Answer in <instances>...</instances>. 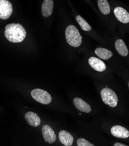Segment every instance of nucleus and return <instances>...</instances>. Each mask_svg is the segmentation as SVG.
<instances>
[{
    "label": "nucleus",
    "instance_id": "4",
    "mask_svg": "<svg viewBox=\"0 0 129 146\" xmlns=\"http://www.w3.org/2000/svg\"><path fill=\"white\" fill-rule=\"evenodd\" d=\"M31 95L36 101L42 104H49L52 101L51 95L46 91L40 89H36L31 92Z\"/></svg>",
    "mask_w": 129,
    "mask_h": 146
},
{
    "label": "nucleus",
    "instance_id": "14",
    "mask_svg": "<svg viewBox=\"0 0 129 146\" xmlns=\"http://www.w3.org/2000/svg\"><path fill=\"white\" fill-rule=\"evenodd\" d=\"M115 48L118 53L123 56H126L128 54L127 47L125 44V42L122 39H118L116 41Z\"/></svg>",
    "mask_w": 129,
    "mask_h": 146
},
{
    "label": "nucleus",
    "instance_id": "10",
    "mask_svg": "<svg viewBox=\"0 0 129 146\" xmlns=\"http://www.w3.org/2000/svg\"><path fill=\"white\" fill-rule=\"evenodd\" d=\"M73 103L76 108L81 112L89 113L91 111L90 106L81 98L78 97L75 98L73 100Z\"/></svg>",
    "mask_w": 129,
    "mask_h": 146
},
{
    "label": "nucleus",
    "instance_id": "16",
    "mask_svg": "<svg viewBox=\"0 0 129 146\" xmlns=\"http://www.w3.org/2000/svg\"><path fill=\"white\" fill-rule=\"evenodd\" d=\"M98 8L104 15H108L110 13V6L107 0H98Z\"/></svg>",
    "mask_w": 129,
    "mask_h": 146
},
{
    "label": "nucleus",
    "instance_id": "13",
    "mask_svg": "<svg viewBox=\"0 0 129 146\" xmlns=\"http://www.w3.org/2000/svg\"><path fill=\"white\" fill-rule=\"evenodd\" d=\"M59 139L61 143L65 146H70L73 142V137L65 130H61L59 133Z\"/></svg>",
    "mask_w": 129,
    "mask_h": 146
},
{
    "label": "nucleus",
    "instance_id": "7",
    "mask_svg": "<svg viewBox=\"0 0 129 146\" xmlns=\"http://www.w3.org/2000/svg\"><path fill=\"white\" fill-rule=\"evenodd\" d=\"M114 14L117 19L123 23H129V13L123 8L116 7L114 9Z\"/></svg>",
    "mask_w": 129,
    "mask_h": 146
},
{
    "label": "nucleus",
    "instance_id": "12",
    "mask_svg": "<svg viewBox=\"0 0 129 146\" xmlns=\"http://www.w3.org/2000/svg\"><path fill=\"white\" fill-rule=\"evenodd\" d=\"M25 119L30 125L37 127L41 123L40 118L36 113L33 112H28L25 114Z\"/></svg>",
    "mask_w": 129,
    "mask_h": 146
},
{
    "label": "nucleus",
    "instance_id": "9",
    "mask_svg": "<svg viewBox=\"0 0 129 146\" xmlns=\"http://www.w3.org/2000/svg\"><path fill=\"white\" fill-rule=\"evenodd\" d=\"M89 64L95 70L102 72L105 70L106 65L102 60L95 57H90L89 59Z\"/></svg>",
    "mask_w": 129,
    "mask_h": 146
},
{
    "label": "nucleus",
    "instance_id": "5",
    "mask_svg": "<svg viewBox=\"0 0 129 146\" xmlns=\"http://www.w3.org/2000/svg\"><path fill=\"white\" fill-rule=\"evenodd\" d=\"M13 8L11 3L8 0H0V18L8 19L12 13Z\"/></svg>",
    "mask_w": 129,
    "mask_h": 146
},
{
    "label": "nucleus",
    "instance_id": "15",
    "mask_svg": "<svg viewBox=\"0 0 129 146\" xmlns=\"http://www.w3.org/2000/svg\"><path fill=\"white\" fill-rule=\"evenodd\" d=\"M95 54L102 60H109L113 56V53L110 50H108L106 48L99 47L97 48L95 51Z\"/></svg>",
    "mask_w": 129,
    "mask_h": 146
},
{
    "label": "nucleus",
    "instance_id": "17",
    "mask_svg": "<svg viewBox=\"0 0 129 146\" xmlns=\"http://www.w3.org/2000/svg\"><path fill=\"white\" fill-rule=\"evenodd\" d=\"M77 22L80 25V27L81 28L82 30L85 31V32H89L91 30V26L86 22L81 16L77 15L76 18Z\"/></svg>",
    "mask_w": 129,
    "mask_h": 146
},
{
    "label": "nucleus",
    "instance_id": "3",
    "mask_svg": "<svg viewBox=\"0 0 129 146\" xmlns=\"http://www.w3.org/2000/svg\"><path fill=\"white\" fill-rule=\"evenodd\" d=\"M101 96L104 103L110 107H116L118 103V98L116 94L112 90L106 87L101 92Z\"/></svg>",
    "mask_w": 129,
    "mask_h": 146
},
{
    "label": "nucleus",
    "instance_id": "19",
    "mask_svg": "<svg viewBox=\"0 0 129 146\" xmlns=\"http://www.w3.org/2000/svg\"><path fill=\"white\" fill-rule=\"evenodd\" d=\"M114 146H126V145L124 144H122V143H114Z\"/></svg>",
    "mask_w": 129,
    "mask_h": 146
},
{
    "label": "nucleus",
    "instance_id": "18",
    "mask_svg": "<svg viewBox=\"0 0 129 146\" xmlns=\"http://www.w3.org/2000/svg\"><path fill=\"white\" fill-rule=\"evenodd\" d=\"M77 144L78 146H94V145L90 143L89 141L84 139L80 138L77 140Z\"/></svg>",
    "mask_w": 129,
    "mask_h": 146
},
{
    "label": "nucleus",
    "instance_id": "8",
    "mask_svg": "<svg viewBox=\"0 0 129 146\" xmlns=\"http://www.w3.org/2000/svg\"><path fill=\"white\" fill-rule=\"evenodd\" d=\"M110 131L112 135L118 138L126 139L129 137V131L125 127L121 126H113L111 128Z\"/></svg>",
    "mask_w": 129,
    "mask_h": 146
},
{
    "label": "nucleus",
    "instance_id": "11",
    "mask_svg": "<svg viewBox=\"0 0 129 146\" xmlns=\"http://www.w3.org/2000/svg\"><path fill=\"white\" fill-rule=\"evenodd\" d=\"M54 7L53 0H44L41 6V13L42 16L47 18L52 13Z\"/></svg>",
    "mask_w": 129,
    "mask_h": 146
},
{
    "label": "nucleus",
    "instance_id": "20",
    "mask_svg": "<svg viewBox=\"0 0 129 146\" xmlns=\"http://www.w3.org/2000/svg\"><path fill=\"white\" fill-rule=\"evenodd\" d=\"M128 87H129V82H128Z\"/></svg>",
    "mask_w": 129,
    "mask_h": 146
},
{
    "label": "nucleus",
    "instance_id": "6",
    "mask_svg": "<svg viewBox=\"0 0 129 146\" xmlns=\"http://www.w3.org/2000/svg\"><path fill=\"white\" fill-rule=\"evenodd\" d=\"M42 133L45 141L52 144L56 140V135L53 129L48 125H44L42 128Z\"/></svg>",
    "mask_w": 129,
    "mask_h": 146
},
{
    "label": "nucleus",
    "instance_id": "1",
    "mask_svg": "<svg viewBox=\"0 0 129 146\" xmlns=\"http://www.w3.org/2000/svg\"><path fill=\"white\" fill-rule=\"evenodd\" d=\"M26 36L24 28L19 23H11L5 26V36L11 42H21L24 40Z\"/></svg>",
    "mask_w": 129,
    "mask_h": 146
},
{
    "label": "nucleus",
    "instance_id": "2",
    "mask_svg": "<svg viewBox=\"0 0 129 146\" xmlns=\"http://www.w3.org/2000/svg\"><path fill=\"white\" fill-rule=\"evenodd\" d=\"M67 42L73 47H79L82 42V37L77 27L73 25L68 26L65 31Z\"/></svg>",
    "mask_w": 129,
    "mask_h": 146
}]
</instances>
